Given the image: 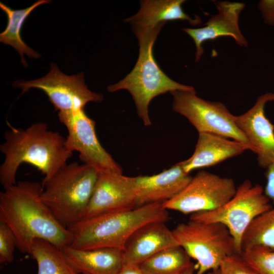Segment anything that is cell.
<instances>
[{"label": "cell", "mask_w": 274, "mask_h": 274, "mask_svg": "<svg viewBox=\"0 0 274 274\" xmlns=\"http://www.w3.org/2000/svg\"><path fill=\"white\" fill-rule=\"evenodd\" d=\"M0 192V221L12 230L16 247L31 254L36 239L47 241L62 249L70 246L73 234L61 225L41 198L42 184L20 181Z\"/></svg>", "instance_id": "6da1fadb"}, {"label": "cell", "mask_w": 274, "mask_h": 274, "mask_svg": "<svg viewBox=\"0 0 274 274\" xmlns=\"http://www.w3.org/2000/svg\"><path fill=\"white\" fill-rule=\"evenodd\" d=\"M0 146L5 156L0 166V182L4 188L17 183V171L22 163H28L40 170L45 176L44 183L73 155L65 147V138L50 130L45 123H35L25 129L10 126Z\"/></svg>", "instance_id": "7a4b0ae2"}, {"label": "cell", "mask_w": 274, "mask_h": 274, "mask_svg": "<svg viewBox=\"0 0 274 274\" xmlns=\"http://www.w3.org/2000/svg\"><path fill=\"white\" fill-rule=\"evenodd\" d=\"M169 219V213L162 203L98 215L68 228L73 234L70 246L81 250L110 248L123 251L129 238L139 228L152 222H166Z\"/></svg>", "instance_id": "3957f363"}, {"label": "cell", "mask_w": 274, "mask_h": 274, "mask_svg": "<svg viewBox=\"0 0 274 274\" xmlns=\"http://www.w3.org/2000/svg\"><path fill=\"white\" fill-rule=\"evenodd\" d=\"M164 25L132 29L139 46L138 60L128 75L117 83L107 87L110 92L127 90L134 100L139 116L146 126L151 124L148 109L153 98L167 92L194 89L172 80L162 71L155 59L153 46Z\"/></svg>", "instance_id": "277c9868"}, {"label": "cell", "mask_w": 274, "mask_h": 274, "mask_svg": "<svg viewBox=\"0 0 274 274\" xmlns=\"http://www.w3.org/2000/svg\"><path fill=\"white\" fill-rule=\"evenodd\" d=\"M98 175L93 167L74 162L66 163L42 183V201L65 228L84 219Z\"/></svg>", "instance_id": "5b68a950"}, {"label": "cell", "mask_w": 274, "mask_h": 274, "mask_svg": "<svg viewBox=\"0 0 274 274\" xmlns=\"http://www.w3.org/2000/svg\"><path fill=\"white\" fill-rule=\"evenodd\" d=\"M172 232L179 246L197 261L195 274L219 268L225 257L236 253L234 238L220 223L189 220L179 224Z\"/></svg>", "instance_id": "8992f818"}, {"label": "cell", "mask_w": 274, "mask_h": 274, "mask_svg": "<svg viewBox=\"0 0 274 274\" xmlns=\"http://www.w3.org/2000/svg\"><path fill=\"white\" fill-rule=\"evenodd\" d=\"M263 188L245 180L231 199L220 208L191 214L190 220L201 223H220L225 225L234 238L236 253L242 254L243 236L251 223L272 208Z\"/></svg>", "instance_id": "52a82bcc"}, {"label": "cell", "mask_w": 274, "mask_h": 274, "mask_svg": "<svg viewBox=\"0 0 274 274\" xmlns=\"http://www.w3.org/2000/svg\"><path fill=\"white\" fill-rule=\"evenodd\" d=\"M173 109L189 121L198 133H213L241 142L253 152L248 140L238 127L232 115L220 102L206 100L196 95L194 90H177L170 92Z\"/></svg>", "instance_id": "ba28073f"}, {"label": "cell", "mask_w": 274, "mask_h": 274, "mask_svg": "<svg viewBox=\"0 0 274 274\" xmlns=\"http://www.w3.org/2000/svg\"><path fill=\"white\" fill-rule=\"evenodd\" d=\"M50 66V71L43 77L27 81H16L14 86L22 89V94L30 88L42 90L59 113L84 109L89 102L103 100L102 94L88 89L82 72L68 76L62 73L55 63H51Z\"/></svg>", "instance_id": "9c48e42d"}, {"label": "cell", "mask_w": 274, "mask_h": 274, "mask_svg": "<svg viewBox=\"0 0 274 274\" xmlns=\"http://www.w3.org/2000/svg\"><path fill=\"white\" fill-rule=\"evenodd\" d=\"M234 181L202 170L176 196L162 203L167 210L184 215L210 211L227 202L236 191Z\"/></svg>", "instance_id": "30bf717a"}, {"label": "cell", "mask_w": 274, "mask_h": 274, "mask_svg": "<svg viewBox=\"0 0 274 274\" xmlns=\"http://www.w3.org/2000/svg\"><path fill=\"white\" fill-rule=\"evenodd\" d=\"M59 121L68 131L65 145L70 151L79 153L84 164L98 173L122 174V168L102 147L95 132V122L81 109L69 113H59Z\"/></svg>", "instance_id": "8fae6325"}, {"label": "cell", "mask_w": 274, "mask_h": 274, "mask_svg": "<svg viewBox=\"0 0 274 274\" xmlns=\"http://www.w3.org/2000/svg\"><path fill=\"white\" fill-rule=\"evenodd\" d=\"M136 177L114 173H98L94 190L83 219L133 210L136 208Z\"/></svg>", "instance_id": "7c38bea8"}, {"label": "cell", "mask_w": 274, "mask_h": 274, "mask_svg": "<svg viewBox=\"0 0 274 274\" xmlns=\"http://www.w3.org/2000/svg\"><path fill=\"white\" fill-rule=\"evenodd\" d=\"M273 100L274 93H265L247 112L235 117L236 125L257 155L258 165L264 168L274 163V125L264 111L266 104Z\"/></svg>", "instance_id": "4fadbf2b"}, {"label": "cell", "mask_w": 274, "mask_h": 274, "mask_svg": "<svg viewBox=\"0 0 274 274\" xmlns=\"http://www.w3.org/2000/svg\"><path fill=\"white\" fill-rule=\"evenodd\" d=\"M218 13L199 28H185L182 30L193 40L196 51L195 61H198L203 54V44L222 36L232 37L241 47H247L248 43L239 27V17L245 7L244 3L219 1L215 3Z\"/></svg>", "instance_id": "5bb4252c"}, {"label": "cell", "mask_w": 274, "mask_h": 274, "mask_svg": "<svg viewBox=\"0 0 274 274\" xmlns=\"http://www.w3.org/2000/svg\"><path fill=\"white\" fill-rule=\"evenodd\" d=\"M165 222L154 221L137 229L129 238L123 250V264L139 265L157 253L179 246Z\"/></svg>", "instance_id": "9a60e30c"}, {"label": "cell", "mask_w": 274, "mask_h": 274, "mask_svg": "<svg viewBox=\"0 0 274 274\" xmlns=\"http://www.w3.org/2000/svg\"><path fill=\"white\" fill-rule=\"evenodd\" d=\"M192 178L179 162L156 175L136 177V208L171 199L188 184Z\"/></svg>", "instance_id": "2e32d148"}, {"label": "cell", "mask_w": 274, "mask_h": 274, "mask_svg": "<svg viewBox=\"0 0 274 274\" xmlns=\"http://www.w3.org/2000/svg\"><path fill=\"white\" fill-rule=\"evenodd\" d=\"M248 150H251L249 147L241 142L213 133L200 132L193 154L179 163L189 174L192 170L215 165Z\"/></svg>", "instance_id": "e0dca14e"}, {"label": "cell", "mask_w": 274, "mask_h": 274, "mask_svg": "<svg viewBox=\"0 0 274 274\" xmlns=\"http://www.w3.org/2000/svg\"><path fill=\"white\" fill-rule=\"evenodd\" d=\"M77 274H116L123 265V251L102 248L81 250L67 246L61 249Z\"/></svg>", "instance_id": "ac0fdd59"}, {"label": "cell", "mask_w": 274, "mask_h": 274, "mask_svg": "<svg viewBox=\"0 0 274 274\" xmlns=\"http://www.w3.org/2000/svg\"><path fill=\"white\" fill-rule=\"evenodd\" d=\"M184 0H144L138 12L124 21L132 28L154 27L168 21L186 20L192 25L201 23L199 17L193 19L182 8Z\"/></svg>", "instance_id": "d6986e66"}, {"label": "cell", "mask_w": 274, "mask_h": 274, "mask_svg": "<svg viewBox=\"0 0 274 274\" xmlns=\"http://www.w3.org/2000/svg\"><path fill=\"white\" fill-rule=\"evenodd\" d=\"M51 2L50 0H38L27 8L18 10L12 9L2 2L0 3V8L7 15L8 19L5 29L0 33V42L11 46L19 53L21 62L25 67L27 66V64L23 56L24 53L29 57L35 58L40 57V55L29 48L21 39L20 32L23 24L37 7Z\"/></svg>", "instance_id": "ffe728a7"}, {"label": "cell", "mask_w": 274, "mask_h": 274, "mask_svg": "<svg viewBox=\"0 0 274 274\" xmlns=\"http://www.w3.org/2000/svg\"><path fill=\"white\" fill-rule=\"evenodd\" d=\"M191 263L184 250L175 246L157 253L139 266L147 274H181Z\"/></svg>", "instance_id": "44dd1931"}, {"label": "cell", "mask_w": 274, "mask_h": 274, "mask_svg": "<svg viewBox=\"0 0 274 274\" xmlns=\"http://www.w3.org/2000/svg\"><path fill=\"white\" fill-rule=\"evenodd\" d=\"M250 249L274 251V207L256 217L245 231L242 253Z\"/></svg>", "instance_id": "7402d4cb"}, {"label": "cell", "mask_w": 274, "mask_h": 274, "mask_svg": "<svg viewBox=\"0 0 274 274\" xmlns=\"http://www.w3.org/2000/svg\"><path fill=\"white\" fill-rule=\"evenodd\" d=\"M30 256L37 261V274H77L67 262L62 250L44 239L34 241Z\"/></svg>", "instance_id": "603a6c76"}, {"label": "cell", "mask_w": 274, "mask_h": 274, "mask_svg": "<svg viewBox=\"0 0 274 274\" xmlns=\"http://www.w3.org/2000/svg\"><path fill=\"white\" fill-rule=\"evenodd\" d=\"M242 256L259 274H274V251L250 249Z\"/></svg>", "instance_id": "cb8c5ba5"}, {"label": "cell", "mask_w": 274, "mask_h": 274, "mask_svg": "<svg viewBox=\"0 0 274 274\" xmlns=\"http://www.w3.org/2000/svg\"><path fill=\"white\" fill-rule=\"evenodd\" d=\"M222 274H259L243 257L234 253L225 257L220 264Z\"/></svg>", "instance_id": "d4e9b609"}, {"label": "cell", "mask_w": 274, "mask_h": 274, "mask_svg": "<svg viewBox=\"0 0 274 274\" xmlns=\"http://www.w3.org/2000/svg\"><path fill=\"white\" fill-rule=\"evenodd\" d=\"M16 247V239L10 228L0 221V263H11L14 260V252Z\"/></svg>", "instance_id": "484cf974"}, {"label": "cell", "mask_w": 274, "mask_h": 274, "mask_svg": "<svg viewBox=\"0 0 274 274\" xmlns=\"http://www.w3.org/2000/svg\"><path fill=\"white\" fill-rule=\"evenodd\" d=\"M265 176L266 183L263 189L264 193L274 205V163L266 168Z\"/></svg>", "instance_id": "4316f807"}, {"label": "cell", "mask_w": 274, "mask_h": 274, "mask_svg": "<svg viewBox=\"0 0 274 274\" xmlns=\"http://www.w3.org/2000/svg\"><path fill=\"white\" fill-rule=\"evenodd\" d=\"M266 22L270 24L274 23V1H262L259 5Z\"/></svg>", "instance_id": "83f0119b"}, {"label": "cell", "mask_w": 274, "mask_h": 274, "mask_svg": "<svg viewBox=\"0 0 274 274\" xmlns=\"http://www.w3.org/2000/svg\"><path fill=\"white\" fill-rule=\"evenodd\" d=\"M116 274H147L139 265L130 264H123Z\"/></svg>", "instance_id": "f1b7e54d"}, {"label": "cell", "mask_w": 274, "mask_h": 274, "mask_svg": "<svg viewBox=\"0 0 274 274\" xmlns=\"http://www.w3.org/2000/svg\"><path fill=\"white\" fill-rule=\"evenodd\" d=\"M195 270V264L191 262L190 265L181 274H194Z\"/></svg>", "instance_id": "f546056e"}, {"label": "cell", "mask_w": 274, "mask_h": 274, "mask_svg": "<svg viewBox=\"0 0 274 274\" xmlns=\"http://www.w3.org/2000/svg\"><path fill=\"white\" fill-rule=\"evenodd\" d=\"M208 274H222L219 268L209 271Z\"/></svg>", "instance_id": "4dcf8cb0"}]
</instances>
